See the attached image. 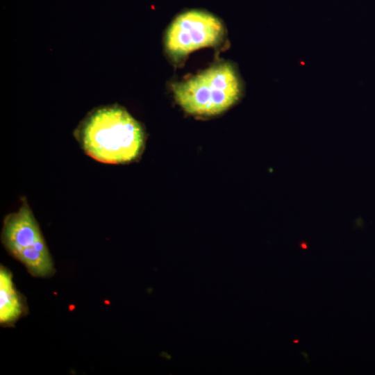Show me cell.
<instances>
[{"mask_svg": "<svg viewBox=\"0 0 375 375\" xmlns=\"http://www.w3.org/2000/svg\"><path fill=\"white\" fill-rule=\"evenodd\" d=\"M78 138L88 156L108 164L135 160L144 142L140 124L126 110L116 106L92 112L83 124Z\"/></svg>", "mask_w": 375, "mask_h": 375, "instance_id": "6da1fadb", "label": "cell"}, {"mask_svg": "<svg viewBox=\"0 0 375 375\" xmlns=\"http://www.w3.org/2000/svg\"><path fill=\"white\" fill-rule=\"evenodd\" d=\"M177 103L187 112L200 116L219 114L240 97L241 82L230 63L214 65L172 85Z\"/></svg>", "mask_w": 375, "mask_h": 375, "instance_id": "7a4b0ae2", "label": "cell"}, {"mask_svg": "<svg viewBox=\"0 0 375 375\" xmlns=\"http://www.w3.org/2000/svg\"><path fill=\"white\" fill-rule=\"evenodd\" d=\"M1 240L8 251L37 276L53 272V264L39 225L24 199L17 212L3 221Z\"/></svg>", "mask_w": 375, "mask_h": 375, "instance_id": "3957f363", "label": "cell"}, {"mask_svg": "<svg viewBox=\"0 0 375 375\" xmlns=\"http://www.w3.org/2000/svg\"><path fill=\"white\" fill-rule=\"evenodd\" d=\"M224 35L221 22L214 15L192 10L176 17L165 36V47L175 59H180L200 48L220 42Z\"/></svg>", "mask_w": 375, "mask_h": 375, "instance_id": "277c9868", "label": "cell"}, {"mask_svg": "<svg viewBox=\"0 0 375 375\" xmlns=\"http://www.w3.org/2000/svg\"><path fill=\"white\" fill-rule=\"evenodd\" d=\"M23 306L15 288L10 273L4 267L0 270V322L9 324L22 315Z\"/></svg>", "mask_w": 375, "mask_h": 375, "instance_id": "5b68a950", "label": "cell"}]
</instances>
